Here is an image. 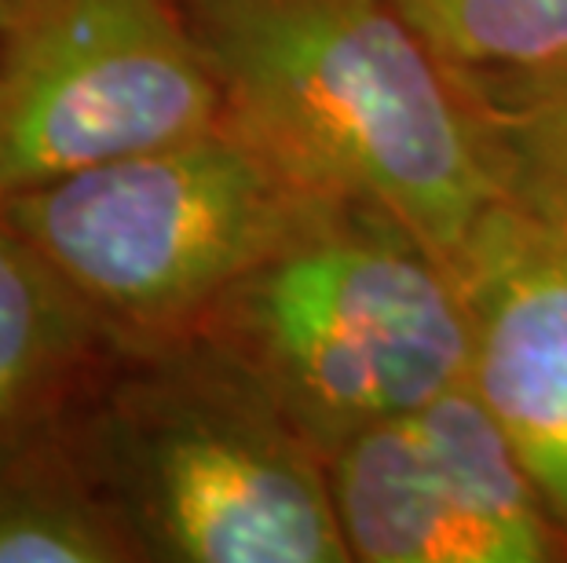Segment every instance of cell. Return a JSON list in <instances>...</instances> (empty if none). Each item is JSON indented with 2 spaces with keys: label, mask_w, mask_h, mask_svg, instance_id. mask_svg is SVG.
<instances>
[{
  "label": "cell",
  "mask_w": 567,
  "mask_h": 563,
  "mask_svg": "<svg viewBox=\"0 0 567 563\" xmlns=\"http://www.w3.org/2000/svg\"><path fill=\"white\" fill-rule=\"evenodd\" d=\"M227 114L454 268L498 201L446 66L392 0H179Z\"/></svg>",
  "instance_id": "cell-1"
},
{
  "label": "cell",
  "mask_w": 567,
  "mask_h": 563,
  "mask_svg": "<svg viewBox=\"0 0 567 563\" xmlns=\"http://www.w3.org/2000/svg\"><path fill=\"white\" fill-rule=\"evenodd\" d=\"M74 428L147 563H352L316 442L202 333L114 355Z\"/></svg>",
  "instance_id": "cell-2"
},
{
  "label": "cell",
  "mask_w": 567,
  "mask_h": 563,
  "mask_svg": "<svg viewBox=\"0 0 567 563\" xmlns=\"http://www.w3.org/2000/svg\"><path fill=\"white\" fill-rule=\"evenodd\" d=\"M348 198L224 114L198 136L4 195L117 355L195 337L216 301Z\"/></svg>",
  "instance_id": "cell-3"
},
{
  "label": "cell",
  "mask_w": 567,
  "mask_h": 563,
  "mask_svg": "<svg viewBox=\"0 0 567 563\" xmlns=\"http://www.w3.org/2000/svg\"><path fill=\"white\" fill-rule=\"evenodd\" d=\"M198 333L268 388L322 458L429 406L468 369L454 268L367 201H341L235 282Z\"/></svg>",
  "instance_id": "cell-4"
},
{
  "label": "cell",
  "mask_w": 567,
  "mask_h": 563,
  "mask_svg": "<svg viewBox=\"0 0 567 563\" xmlns=\"http://www.w3.org/2000/svg\"><path fill=\"white\" fill-rule=\"evenodd\" d=\"M227 114L179 0H19L0 30V198Z\"/></svg>",
  "instance_id": "cell-5"
},
{
  "label": "cell",
  "mask_w": 567,
  "mask_h": 563,
  "mask_svg": "<svg viewBox=\"0 0 567 563\" xmlns=\"http://www.w3.org/2000/svg\"><path fill=\"white\" fill-rule=\"evenodd\" d=\"M454 274L468 322L465 380L567 534V227L498 198Z\"/></svg>",
  "instance_id": "cell-6"
},
{
  "label": "cell",
  "mask_w": 567,
  "mask_h": 563,
  "mask_svg": "<svg viewBox=\"0 0 567 563\" xmlns=\"http://www.w3.org/2000/svg\"><path fill=\"white\" fill-rule=\"evenodd\" d=\"M330 494L359 563H491L451 472L417 414L348 436L330 458Z\"/></svg>",
  "instance_id": "cell-7"
},
{
  "label": "cell",
  "mask_w": 567,
  "mask_h": 563,
  "mask_svg": "<svg viewBox=\"0 0 567 563\" xmlns=\"http://www.w3.org/2000/svg\"><path fill=\"white\" fill-rule=\"evenodd\" d=\"M114 344L0 206V439L70 410Z\"/></svg>",
  "instance_id": "cell-8"
},
{
  "label": "cell",
  "mask_w": 567,
  "mask_h": 563,
  "mask_svg": "<svg viewBox=\"0 0 567 563\" xmlns=\"http://www.w3.org/2000/svg\"><path fill=\"white\" fill-rule=\"evenodd\" d=\"M0 563H147L84 458L74 406L0 439Z\"/></svg>",
  "instance_id": "cell-9"
},
{
  "label": "cell",
  "mask_w": 567,
  "mask_h": 563,
  "mask_svg": "<svg viewBox=\"0 0 567 563\" xmlns=\"http://www.w3.org/2000/svg\"><path fill=\"white\" fill-rule=\"evenodd\" d=\"M446 74L494 195L567 227V55Z\"/></svg>",
  "instance_id": "cell-10"
},
{
  "label": "cell",
  "mask_w": 567,
  "mask_h": 563,
  "mask_svg": "<svg viewBox=\"0 0 567 563\" xmlns=\"http://www.w3.org/2000/svg\"><path fill=\"white\" fill-rule=\"evenodd\" d=\"M451 70H520L567 55V0H392Z\"/></svg>",
  "instance_id": "cell-11"
},
{
  "label": "cell",
  "mask_w": 567,
  "mask_h": 563,
  "mask_svg": "<svg viewBox=\"0 0 567 563\" xmlns=\"http://www.w3.org/2000/svg\"><path fill=\"white\" fill-rule=\"evenodd\" d=\"M16 8H19V0H0V30L8 27V19L16 15Z\"/></svg>",
  "instance_id": "cell-12"
}]
</instances>
